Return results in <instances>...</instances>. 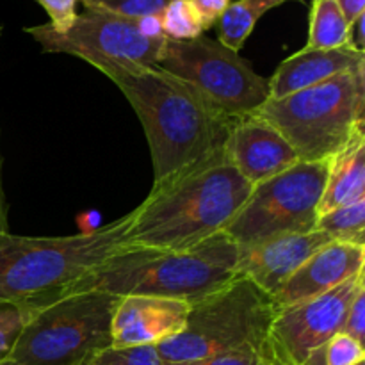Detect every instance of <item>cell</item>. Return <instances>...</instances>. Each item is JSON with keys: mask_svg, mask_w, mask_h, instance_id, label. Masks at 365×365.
<instances>
[{"mask_svg": "<svg viewBox=\"0 0 365 365\" xmlns=\"http://www.w3.org/2000/svg\"><path fill=\"white\" fill-rule=\"evenodd\" d=\"M145 130L157 191L196 170L227 159L232 121L189 82L157 68L110 73Z\"/></svg>", "mask_w": 365, "mask_h": 365, "instance_id": "6da1fadb", "label": "cell"}, {"mask_svg": "<svg viewBox=\"0 0 365 365\" xmlns=\"http://www.w3.org/2000/svg\"><path fill=\"white\" fill-rule=\"evenodd\" d=\"M250 185L227 159L150 191L130 212V248L187 250L225 230L248 200Z\"/></svg>", "mask_w": 365, "mask_h": 365, "instance_id": "7a4b0ae2", "label": "cell"}, {"mask_svg": "<svg viewBox=\"0 0 365 365\" xmlns=\"http://www.w3.org/2000/svg\"><path fill=\"white\" fill-rule=\"evenodd\" d=\"M237 245L225 232L187 250L125 248L64 291L160 296L189 305L237 278Z\"/></svg>", "mask_w": 365, "mask_h": 365, "instance_id": "3957f363", "label": "cell"}, {"mask_svg": "<svg viewBox=\"0 0 365 365\" xmlns=\"http://www.w3.org/2000/svg\"><path fill=\"white\" fill-rule=\"evenodd\" d=\"M130 212L109 225L64 237H0V303L61 298L70 285L125 248Z\"/></svg>", "mask_w": 365, "mask_h": 365, "instance_id": "277c9868", "label": "cell"}, {"mask_svg": "<svg viewBox=\"0 0 365 365\" xmlns=\"http://www.w3.org/2000/svg\"><path fill=\"white\" fill-rule=\"evenodd\" d=\"M365 68L346 71L284 98L257 114L294 148L299 163H330L365 127Z\"/></svg>", "mask_w": 365, "mask_h": 365, "instance_id": "5b68a950", "label": "cell"}, {"mask_svg": "<svg viewBox=\"0 0 365 365\" xmlns=\"http://www.w3.org/2000/svg\"><path fill=\"white\" fill-rule=\"evenodd\" d=\"M277 314L273 299L246 278L192 303L184 330L157 346L164 364L189 362L239 348L267 351V335ZM271 359V356H269Z\"/></svg>", "mask_w": 365, "mask_h": 365, "instance_id": "8992f818", "label": "cell"}, {"mask_svg": "<svg viewBox=\"0 0 365 365\" xmlns=\"http://www.w3.org/2000/svg\"><path fill=\"white\" fill-rule=\"evenodd\" d=\"M120 296L88 291L61 296L36 310L9 359L24 365H86L113 346Z\"/></svg>", "mask_w": 365, "mask_h": 365, "instance_id": "52a82bcc", "label": "cell"}, {"mask_svg": "<svg viewBox=\"0 0 365 365\" xmlns=\"http://www.w3.org/2000/svg\"><path fill=\"white\" fill-rule=\"evenodd\" d=\"M159 68L189 82L230 120L259 113L271 98L269 78L257 73L239 52L209 36L191 41L166 39Z\"/></svg>", "mask_w": 365, "mask_h": 365, "instance_id": "ba28073f", "label": "cell"}, {"mask_svg": "<svg viewBox=\"0 0 365 365\" xmlns=\"http://www.w3.org/2000/svg\"><path fill=\"white\" fill-rule=\"evenodd\" d=\"M328 170L330 163H298L253 185L245 205L223 232L241 246L316 230Z\"/></svg>", "mask_w": 365, "mask_h": 365, "instance_id": "9c48e42d", "label": "cell"}, {"mask_svg": "<svg viewBox=\"0 0 365 365\" xmlns=\"http://www.w3.org/2000/svg\"><path fill=\"white\" fill-rule=\"evenodd\" d=\"M45 53H66L86 61L103 75L130 73L159 66L166 38H148L138 20L84 9L71 27L56 32L48 24L25 27Z\"/></svg>", "mask_w": 365, "mask_h": 365, "instance_id": "30bf717a", "label": "cell"}, {"mask_svg": "<svg viewBox=\"0 0 365 365\" xmlns=\"http://www.w3.org/2000/svg\"><path fill=\"white\" fill-rule=\"evenodd\" d=\"M364 285L362 273L327 294L277 309L267 335V351L273 365H302L314 349L341 334L346 312Z\"/></svg>", "mask_w": 365, "mask_h": 365, "instance_id": "8fae6325", "label": "cell"}, {"mask_svg": "<svg viewBox=\"0 0 365 365\" xmlns=\"http://www.w3.org/2000/svg\"><path fill=\"white\" fill-rule=\"evenodd\" d=\"M328 242H331L330 237L316 228L307 234H284L241 245L237 246L235 274L255 284L273 299L299 266Z\"/></svg>", "mask_w": 365, "mask_h": 365, "instance_id": "7c38bea8", "label": "cell"}, {"mask_svg": "<svg viewBox=\"0 0 365 365\" xmlns=\"http://www.w3.org/2000/svg\"><path fill=\"white\" fill-rule=\"evenodd\" d=\"M225 155L250 185L262 184L299 163L287 139L257 113L232 121Z\"/></svg>", "mask_w": 365, "mask_h": 365, "instance_id": "4fadbf2b", "label": "cell"}, {"mask_svg": "<svg viewBox=\"0 0 365 365\" xmlns=\"http://www.w3.org/2000/svg\"><path fill=\"white\" fill-rule=\"evenodd\" d=\"M187 302L160 296H120L113 316L114 348L159 346L180 334L187 323Z\"/></svg>", "mask_w": 365, "mask_h": 365, "instance_id": "5bb4252c", "label": "cell"}, {"mask_svg": "<svg viewBox=\"0 0 365 365\" xmlns=\"http://www.w3.org/2000/svg\"><path fill=\"white\" fill-rule=\"evenodd\" d=\"M364 267L365 246L328 242L282 285L273 298L274 307L285 309L327 294L344 282L362 274Z\"/></svg>", "mask_w": 365, "mask_h": 365, "instance_id": "9a60e30c", "label": "cell"}, {"mask_svg": "<svg viewBox=\"0 0 365 365\" xmlns=\"http://www.w3.org/2000/svg\"><path fill=\"white\" fill-rule=\"evenodd\" d=\"M360 68H365V52L353 45L334 50L302 48L282 61L269 77L271 98H284Z\"/></svg>", "mask_w": 365, "mask_h": 365, "instance_id": "2e32d148", "label": "cell"}, {"mask_svg": "<svg viewBox=\"0 0 365 365\" xmlns=\"http://www.w3.org/2000/svg\"><path fill=\"white\" fill-rule=\"evenodd\" d=\"M365 200V132L330 160L319 216Z\"/></svg>", "mask_w": 365, "mask_h": 365, "instance_id": "e0dca14e", "label": "cell"}, {"mask_svg": "<svg viewBox=\"0 0 365 365\" xmlns=\"http://www.w3.org/2000/svg\"><path fill=\"white\" fill-rule=\"evenodd\" d=\"M287 2L303 4V0H235L216 24L217 41L234 52H241L260 18L267 11Z\"/></svg>", "mask_w": 365, "mask_h": 365, "instance_id": "ac0fdd59", "label": "cell"}, {"mask_svg": "<svg viewBox=\"0 0 365 365\" xmlns=\"http://www.w3.org/2000/svg\"><path fill=\"white\" fill-rule=\"evenodd\" d=\"M348 45H353L351 27L337 0H312L305 48L334 50Z\"/></svg>", "mask_w": 365, "mask_h": 365, "instance_id": "d6986e66", "label": "cell"}, {"mask_svg": "<svg viewBox=\"0 0 365 365\" xmlns=\"http://www.w3.org/2000/svg\"><path fill=\"white\" fill-rule=\"evenodd\" d=\"M316 228L324 232L330 241L365 246V200L321 214Z\"/></svg>", "mask_w": 365, "mask_h": 365, "instance_id": "ffe728a7", "label": "cell"}, {"mask_svg": "<svg viewBox=\"0 0 365 365\" xmlns=\"http://www.w3.org/2000/svg\"><path fill=\"white\" fill-rule=\"evenodd\" d=\"M41 305H45L41 299L0 303V362L9 359L25 324Z\"/></svg>", "mask_w": 365, "mask_h": 365, "instance_id": "44dd1931", "label": "cell"}, {"mask_svg": "<svg viewBox=\"0 0 365 365\" xmlns=\"http://www.w3.org/2000/svg\"><path fill=\"white\" fill-rule=\"evenodd\" d=\"M163 34L171 41H191L203 36V24L191 0H171L160 13Z\"/></svg>", "mask_w": 365, "mask_h": 365, "instance_id": "7402d4cb", "label": "cell"}, {"mask_svg": "<svg viewBox=\"0 0 365 365\" xmlns=\"http://www.w3.org/2000/svg\"><path fill=\"white\" fill-rule=\"evenodd\" d=\"M360 362H365L364 344L341 331L314 349L302 365H359Z\"/></svg>", "mask_w": 365, "mask_h": 365, "instance_id": "603a6c76", "label": "cell"}, {"mask_svg": "<svg viewBox=\"0 0 365 365\" xmlns=\"http://www.w3.org/2000/svg\"><path fill=\"white\" fill-rule=\"evenodd\" d=\"M170 2L171 0H78L84 9L102 11L128 20L160 14Z\"/></svg>", "mask_w": 365, "mask_h": 365, "instance_id": "cb8c5ba5", "label": "cell"}, {"mask_svg": "<svg viewBox=\"0 0 365 365\" xmlns=\"http://www.w3.org/2000/svg\"><path fill=\"white\" fill-rule=\"evenodd\" d=\"M86 365H164L155 346H135V348L103 349Z\"/></svg>", "mask_w": 365, "mask_h": 365, "instance_id": "d4e9b609", "label": "cell"}, {"mask_svg": "<svg viewBox=\"0 0 365 365\" xmlns=\"http://www.w3.org/2000/svg\"><path fill=\"white\" fill-rule=\"evenodd\" d=\"M164 365H273L269 355L255 348H239L234 351L217 353L205 359L189 360V362L164 364Z\"/></svg>", "mask_w": 365, "mask_h": 365, "instance_id": "484cf974", "label": "cell"}, {"mask_svg": "<svg viewBox=\"0 0 365 365\" xmlns=\"http://www.w3.org/2000/svg\"><path fill=\"white\" fill-rule=\"evenodd\" d=\"M38 4L48 14V25L56 32L68 31L78 14V0H38Z\"/></svg>", "mask_w": 365, "mask_h": 365, "instance_id": "4316f807", "label": "cell"}, {"mask_svg": "<svg viewBox=\"0 0 365 365\" xmlns=\"http://www.w3.org/2000/svg\"><path fill=\"white\" fill-rule=\"evenodd\" d=\"M342 334L349 335L360 344H364L365 335V285L359 289V292L353 298L351 305H349L348 312L344 317V327H342Z\"/></svg>", "mask_w": 365, "mask_h": 365, "instance_id": "83f0119b", "label": "cell"}, {"mask_svg": "<svg viewBox=\"0 0 365 365\" xmlns=\"http://www.w3.org/2000/svg\"><path fill=\"white\" fill-rule=\"evenodd\" d=\"M195 9L198 11L200 20L203 24V31L216 27L220 18L232 4V0H191Z\"/></svg>", "mask_w": 365, "mask_h": 365, "instance_id": "f1b7e54d", "label": "cell"}, {"mask_svg": "<svg viewBox=\"0 0 365 365\" xmlns=\"http://www.w3.org/2000/svg\"><path fill=\"white\" fill-rule=\"evenodd\" d=\"M337 2L349 27L365 14V0H337Z\"/></svg>", "mask_w": 365, "mask_h": 365, "instance_id": "f546056e", "label": "cell"}, {"mask_svg": "<svg viewBox=\"0 0 365 365\" xmlns=\"http://www.w3.org/2000/svg\"><path fill=\"white\" fill-rule=\"evenodd\" d=\"M7 200L6 192H4V182H2V150H0V237L9 234V220H7Z\"/></svg>", "mask_w": 365, "mask_h": 365, "instance_id": "4dcf8cb0", "label": "cell"}, {"mask_svg": "<svg viewBox=\"0 0 365 365\" xmlns=\"http://www.w3.org/2000/svg\"><path fill=\"white\" fill-rule=\"evenodd\" d=\"M0 365H24V364H18V362H14V360L7 359V360H4V362H0Z\"/></svg>", "mask_w": 365, "mask_h": 365, "instance_id": "1f68e13d", "label": "cell"}, {"mask_svg": "<svg viewBox=\"0 0 365 365\" xmlns=\"http://www.w3.org/2000/svg\"><path fill=\"white\" fill-rule=\"evenodd\" d=\"M2 32H4V27H2V24H0V38H2Z\"/></svg>", "mask_w": 365, "mask_h": 365, "instance_id": "d6a6232c", "label": "cell"}, {"mask_svg": "<svg viewBox=\"0 0 365 365\" xmlns=\"http://www.w3.org/2000/svg\"><path fill=\"white\" fill-rule=\"evenodd\" d=\"M359 365H365V362H360V364H359Z\"/></svg>", "mask_w": 365, "mask_h": 365, "instance_id": "836d02e7", "label": "cell"}]
</instances>
